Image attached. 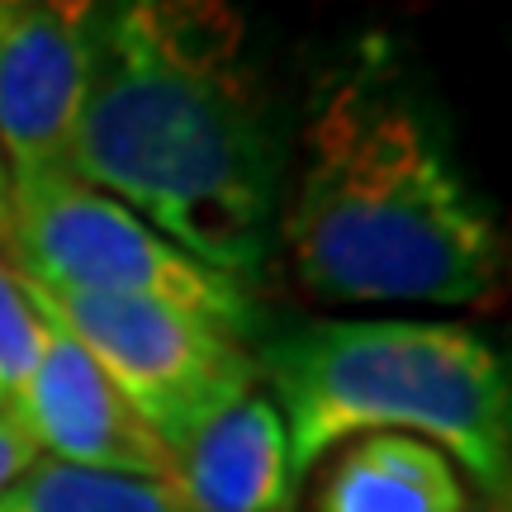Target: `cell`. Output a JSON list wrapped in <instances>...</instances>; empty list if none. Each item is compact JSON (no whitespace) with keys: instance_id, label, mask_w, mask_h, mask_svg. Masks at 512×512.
<instances>
[{"instance_id":"cell-1","label":"cell","mask_w":512,"mask_h":512,"mask_svg":"<svg viewBox=\"0 0 512 512\" xmlns=\"http://www.w3.org/2000/svg\"><path fill=\"white\" fill-rule=\"evenodd\" d=\"M280 166L285 147L238 10L200 0L95 5L76 181L247 285L280 238Z\"/></svg>"},{"instance_id":"cell-2","label":"cell","mask_w":512,"mask_h":512,"mask_svg":"<svg viewBox=\"0 0 512 512\" xmlns=\"http://www.w3.org/2000/svg\"><path fill=\"white\" fill-rule=\"evenodd\" d=\"M280 238L323 304L484 309L508 290V238L413 91L351 67L318 91Z\"/></svg>"},{"instance_id":"cell-3","label":"cell","mask_w":512,"mask_h":512,"mask_svg":"<svg viewBox=\"0 0 512 512\" xmlns=\"http://www.w3.org/2000/svg\"><path fill=\"white\" fill-rule=\"evenodd\" d=\"M256 370L285 418L294 489L328 451L366 432L432 441L489 494L512 475V366L470 328L318 318L280 332Z\"/></svg>"},{"instance_id":"cell-4","label":"cell","mask_w":512,"mask_h":512,"mask_svg":"<svg viewBox=\"0 0 512 512\" xmlns=\"http://www.w3.org/2000/svg\"><path fill=\"white\" fill-rule=\"evenodd\" d=\"M43 290L124 294L200 313L233 337L256 328L252 290L200 266L147 228L133 209L76 176H48L10 190V256Z\"/></svg>"},{"instance_id":"cell-5","label":"cell","mask_w":512,"mask_h":512,"mask_svg":"<svg viewBox=\"0 0 512 512\" xmlns=\"http://www.w3.org/2000/svg\"><path fill=\"white\" fill-rule=\"evenodd\" d=\"M24 285L38 309L105 370L119 399L147 422V432L171 456L204 422L252 394L256 356L242 347V337L200 313L171 309L157 299L43 290L34 280Z\"/></svg>"},{"instance_id":"cell-6","label":"cell","mask_w":512,"mask_h":512,"mask_svg":"<svg viewBox=\"0 0 512 512\" xmlns=\"http://www.w3.org/2000/svg\"><path fill=\"white\" fill-rule=\"evenodd\" d=\"M95 5L0 0V157L15 185L72 176Z\"/></svg>"},{"instance_id":"cell-7","label":"cell","mask_w":512,"mask_h":512,"mask_svg":"<svg viewBox=\"0 0 512 512\" xmlns=\"http://www.w3.org/2000/svg\"><path fill=\"white\" fill-rule=\"evenodd\" d=\"M43 323L48 332H43V356H38L34 375L5 403L38 446V456L57 460V465H76V470L171 484L176 456L147 432V422L119 399L105 370L48 313H43Z\"/></svg>"},{"instance_id":"cell-8","label":"cell","mask_w":512,"mask_h":512,"mask_svg":"<svg viewBox=\"0 0 512 512\" xmlns=\"http://www.w3.org/2000/svg\"><path fill=\"white\" fill-rule=\"evenodd\" d=\"M176 494L190 512H290V437L271 394H247L176 451Z\"/></svg>"},{"instance_id":"cell-9","label":"cell","mask_w":512,"mask_h":512,"mask_svg":"<svg viewBox=\"0 0 512 512\" xmlns=\"http://www.w3.org/2000/svg\"><path fill=\"white\" fill-rule=\"evenodd\" d=\"M309 512H470V494L441 446L403 432H366L328 451Z\"/></svg>"},{"instance_id":"cell-10","label":"cell","mask_w":512,"mask_h":512,"mask_svg":"<svg viewBox=\"0 0 512 512\" xmlns=\"http://www.w3.org/2000/svg\"><path fill=\"white\" fill-rule=\"evenodd\" d=\"M0 512H190L176 484L162 479L76 470L38 456L24 475L0 489Z\"/></svg>"},{"instance_id":"cell-11","label":"cell","mask_w":512,"mask_h":512,"mask_svg":"<svg viewBox=\"0 0 512 512\" xmlns=\"http://www.w3.org/2000/svg\"><path fill=\"white\" fill-rule=\"evenodd\" d=\"M43 332H48V323L29 299L24 275L0 256V408L34 375L38 356H43Z\"/></svg>"},{"instance_id":"cell-12","label":"cell","mask_w":512,"mask_h":512,"mask_svg":"<svg viewBox=\"0 0 512 512\" xmlns=\"http://www.w3.org/2000/svg\"><path fill=\"white\" fill-rule=\"evenodd\" d=\"M34 460H38V446L29 441V432L19 427V418L10 408H0V489H10Z\"/></svg>"},{"instance_id":"cell-13","label":"cell","mask_w":512,"mask_h":512,"mask_svg":"<svg viewBox=\"0 0 512 512\" xmlns=\"http://www.w3.org/2000/svg\"><path fill=\"white\" fill-rule=\"evenodd\" d=\"M0 256H10V171L0 157Z\"/></svg>"},{"instance_id":"cell-14","label":"cell","mask_w":512,"mask_h":512,"mask_svg":"<svg viewBox=\"0 0 512 512\" xmlns=\"http://www.w3.org/2000/svg\"><path fill=\"white\" fill-rule=\"evenodd\" d=\"M494 503H498V512H512V475L498 484V494H494Z\"/></svg>"}]
</instances>
